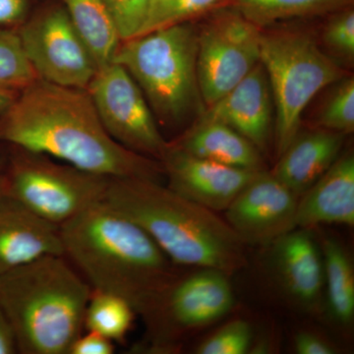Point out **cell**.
Returning a JSON list of instances; mask_svg holds the SVG:
<instances>
[{"instance_id": "ffe728a7", "label": "cell", "mask_w": 354, "mask_h": 354, "mask_svg": "<svg viewBox=\"0 0 354 354\" xmlns=\"http://www.w3.org/2000/svg\"><path fill=\"white\" fill-rule=\"evenodd\" d=\"M97 70L113 62L121 39L102 0H60Z\"/></svg>"}, {"instance_id": "277c9868", "label": "cell", "mask_w": 354, "mask_h": 354, "mask_svg": "<svg viewBox=\"0 0 354 354\" xmlns=\"http://www.w3.org/2000/svg\"><path fill=\"white\" fill-rule=\"evenodd\" d=\"M92 290L65 256H46L0 274V306L19 353H68L83 333Z\"/></svg>"}, {"instance_id": "d4e9b609", "label": "cell", "mask_w": 354, "mask_h": 354, "mask_svg": "<svg viewBox=\"0 0 354 354\" xmlns=\"http://www.w3.org/2000/svg\"><path fill=\"white\" fill-rule=\"evenodd\" d=\"M38 78L26 55L19 34L0 29V88L21 90Z\"/></svg>"}, {"instance_id": "5b68a950", "label": "cell", "mask_w": 354, "mask_h": 354, "mask_svg": "<svg viewBox=\"0 0 354 354\" xmlns=\"http://www.w3.org/2000/svg\"><path fill=\"white\" fill-rule=\"evenodd\" d=\"M197 51L198 32L186 22L121 41L113 62L127 70L160 120L177 123L202 100Z\"/></svg>"}, {"instance_id": "83f0119b", "label": "cell", "mask_w": 354, "mask_h": 354, "mask_svg": "<svg viewBox=\"0 0 354 354\" xmlns=\"http://www.w3.org/2000/svg\"><path fill=\"white\" fill-rule=\"evenodd\" d=\"M111 13L121 41L138 36L148 14L150 0H102Z\"/></svg>"}, {"instance_id": "3957f363", "label": "cell", "mask_w": 354, "mask_h": 354, "mask_svg": "<svg viewBox=\"0 0 354 354\" xmlns=\"http://www.w3.org/2000/svg\"><path fill=\"white\" fill-rule=\"evenodd\" d=\"M106 202L150 235L172 264L230 274L245 263V242L216 212L149 178H111Z\"/></svg>"}, {"instance_id": "2e32d148", "label": "cell", "mask_w": 354, "mask_h": 354, "mask_svg": "<svg viewBox=\"0 0 354 354\" xmlns=\"http://www.w3.org/2000/svg\"><path fill=\"white\" fill-rule=\"evenodd\" d=\"M274 243L272 263L279 281L293 300L313 308L324 288L322 252L308 228H295Z\"/></svg>"}, {"instance_id": "6da1fadb", "label": "cell", "mask_w": 354, "mask_h": 354, "mask_svg": "<svg viewBox=\"0 0 354 354\" xmlns=\"http://www.w3.org/2000/svg\"><path fill=\"white\" fill-rule=\"evenodd\" d=\"M0 141L109 178L158 180L162 162L128 150L102 127L87 90L37 79L0 118Z\"/></svg>"}, {"instance_id": "4fadbf2b", "label": "cell", "mask_w": 354, "mask_h": 354, "mask_svg": "<svg viewBox=\"0 0 354 354\" xmlns=\"http://www.w3.org/2000/svg\"><path fill=\"white\" fill-rule=\"evenodd\" d=\"M160 162L171 189L213 212H225L263 171L228 167L195 157L171 145Z\"/></svg>"}, {"instance_id": "d6a6232c", "label": "cell", "mask_w": 354, "mask_h": 354, "mask_svg": "<svg viewBox=\"0 0 354 354\" xmlns=\"http://www.w3.org/2000/svg\"><path fill=\"white\" fill-rule=\"evenodd\" d=\"M19 353L11 324L0 306V354Z\"/></svg>"}, {"instance_id": "7a4b0ae2", "label": "cell", "mask_w": 354, "mask_h": 354, "mask_svg": "<svg viewBox=\"0 0 354 354\" xmlns=\"http://www.w3.org/2000/svg\"><path fill=\"white\" fill-rule=\"evenodd\" d=\"M64 256L93 290L127 300L145 319L178 277L145 230L106 200L60 227Z\"/></svg>"}, {"instance_id": "5bb4252c", "label": "cell", "mask_w": 354, "mask_h": 354, "mask_svg": "<svg viewBox=\"0 0 354 354\" xmlns=\"http://www.w3.org/2000/svg\"><path fill=\"white\" fill-rule=\"evenodd\" d=\"M272 113L271 88L259 62L241 82L208 106L202 120L232 127L263 153L271 139Z\"/></svg>"}, {"instance_id": "e0dca14e", "label": "cell", "mask_w": 354, "mask_h": 354, "mask_svg": "<svg viewBox=\"0 0 354 354\" xmlns=\"http://www.w3.org/2000/svg\"><path fill=\"white\" fill-rule=\"evenodd\" d=\"M354 225V158L339 156L329 169L298 199L295 228L319 225Z\"/></svg>"}, {"instance_id": "44dd1931", "label": "cell", "mask_w": 354, "mask_h": 354, "mask_svg": "<svg viewBox=\"0 0 354 354\" xmlns=\"http://www.w3.org/2000/svg\"><path fill=\"white\" fill-rule=\"evenodd\" d=\"M324 283L333 316L342 325H349L354 317V272L348 253L335 239L322 243Z\"/></svg>"}, {"instance_id": "4dcf8cb0", "label": "cell", "mask_w": 354, "mask_h": 354, "mask_svg": "<svg viewBox=\"0 0 354 354\" xmlns=\"http://www.w3.org/2000/svg\"><path fill=\"white\" fill-rule=\"evenodd\" d=\"M295 349L298 354H334L337 349L327 339L314 333L302 330L295 337Z\"/></svg>"}, {"instance_id": "9c48e42d", "label": "cell", "mask_w": 354, "mask_h": 354, "mask_svg": "<svg viewBox=\"0 0 354 354\" xmlns=\"http://www.w3.org/2000/svg\"><path fill=\"white\" fill-rule=\"evenodd\" d=\"M86 90L114 141L132 152L162 160L169 144L160 134L145 95L124 67L111 62L97 69Z\"/></svg>"}, {"instance_id": "f546056e", "label": "cell", "mask_w": 354, "mask_h": 354, "mask_svg": "<svg viewBox=\"0 0 354 354\" xmlns=\"http://www.w3.org/2000/svg\"><path fill=\"white\" fill-rule=\"evenodd\" d=\"M114 342L104 335L87 330L86 334L79 335L70 346L67 354H113Z\"/></svg>"}, {"instance_id": "d6986e66", "label": "cell", "mask_w": 354, "mask_h": 354, "mask_svg": "<svg viewBox=\"0 0 354 354\" xmlns=\"http://www.w3.org/2000/svg\"><path fill=\"white\" fill-rule=\"evenodd\" d=\"M197 158L218 164L265 171L262 153L245 137L218 121L202 120L176 145Z\"/></svg>"}, {"instance_id": "52a82bcc", "label": "cell", "mask_w": 354, "mask_h": 354, "mask_svg": "<svg viewBox=\"0 0 354 354\" xmlns=\"http://www.w3.org/2000/svg\"><path fill=\"white\" fill-rule=\"evenodd\" d=\"M12 147L0 194L12 198L44 220L62 227L106 198L111 178Z\"/></svg>"}, {"instance_id": "4316f807", "label": "cell", "mask_w": 354, "mask_h": 354, "mask_svg": "<svg viewBox=\"0 0 354 354\" xmlns=\"http://www.w3.org/2000/svg\"><path fill=\"white\" fill-rule=\"evenodd\" d=\"M252 344V329L246 321L234 320L223 326L197 348L199 354H244Z\"/></svg>"}, {"instance_id": "f1b7e54d", "label": "cell", "mask_w": 354, "mask_h": 354, "mask_svg": "<svg viewBox=\"0 0 354 354\" xmlns=\"http://www.w3.org/2000/svg\"><path fill=\"white\" fill-rule=\"evenodd\" d=\"M330 18L324 29V43L335 53L348 58L354 57L353 6L330 13Z\"/></svg>"}, {"instance_id": "484cf974", "label": "cell", "mask_w": 354, "mask_h": 354, "mask_svg": "<svg viewBox=\"0 0 354 354\" xmlns=\"http://www.w3.org/2000/svg\"><path fill=\"white\" fill-rule=\"evenodd\" d=\"M322 129L342 134H349L354 130V80L344 77L337 81L322 106L318 118Z\"/></svg>"}, {"instance_id": "836d02e7", "label": "cell", "mask_w": 354, "mask_h": 354, "mask_svg": "<svg viewBox=\"0 0 354 354\" xmlns=\"http://www.w3.org/2000/svg\"><path fill=\"white\" fill-rule=\"evenodd\" d=\"M20 90L15 88H0V118L7 113L17 97Z\"/></svg>"}, {"instance_id": "8992f818", "label": "cell", "mask_w": 354, "mask_h": 354, "mask_svg": "<svg viewBox=\"0 0 354 354\" xmlns=\"http://www.w3.org/2000/svg\"><path fill=\"white\" fill-rule=\"evenodd\" d=\"M260 62L271 88L279 156L299 133L302 113L312 99L346 74L310 35L293 30H262Z\"/></svg>"}, {"instance_id": "603a6c76", "label": "cell", "mask_w": 354, "mask_h": 354, "mask_svg": "<svg viewBox=\"0 0 354 354\" xmlns=\"http://www.w3.org/2000/svg\"><path fill=\"white\" fill-rule=\"evenodd\" d=\"M135 314L134 308L124 298L93 290L84 316V329L97 333L113 342H123L131 330Z\"/></svg>"}, {"instance_id": "e575fe53", "label": "cell", "mask_w": 354, "mask_h": 354, "mask_svg": "<svg viewBox=\"0 0 354 354\" xmlns=\"http://www.w3.org/2000/svg\"><path fill=\"white\" fill-rule=\"evenodd\" d=\"M7 160L3 156L0 155V183H1L2 176H3L4 169H6Z\"/></svg>"}, {"instance_id": "cb8c5ba5", "label": "cell", "mask_w": 354, "mask_h": 354, "mask_svg": "<svg viewBox=\"0 0 354 354\" xmlns=\"http://www.w3.org/2000/svg\"><path fill=\"white\" fill-rule=\"evenodd\" d=\"M230 0H150L145 23L138 36L171 26L189 22L208 14Z\"/></svg>"}, {"instance_id": "7c38bea8", "label": "cell", "mask_w": 354, "mask_h": 354, "mask_svg": "<svg viewBox=\"0 0 354 354\" xmlns=\"http://www.w3.org/2000/svg\"><path fill=\"white\" fill-rule=\"evenodd\" d=\"M297 203L286 186L263 171L225 209V221L245 243H272L295 230Z\"/></svg>"}, {"instance_id": "9a60e30c", "label": "cell", "mask_w": 354, "mask_h": 354, "mask_svg": "<svg viewBox=\"0 0 354 354\" xmlns=\"http://www.w3.org/2000/svg\"><path fill=\"white\" fill-rule=\"evenodd\" d=\"M51 255L64 256L60 227L0 194V274Z\"/></svg>"}, {"instance_id": "1f68e13d", "label": "cell", "mask_w": 354, "mask_h": 354, "mask_svg": "<svg viewBox=\"0 0 354 354\" xmlns=\"http://www.w3.org/2000/svg\"><path fill=\"white\" fill-rule=\"evenodd\" d=\"M27 9V0H0V25L19 23Z\"/></svg>"}, {"instance_id": "7402d4cb", "label": "cell", "mask_w": 354, "mask_h": 354, "mask_svg": "<svg viewBox=\"0 0 354 354\" xmlns=\"http://www.w3.org/2000/svg\"><path fill=\"white\" fill-rule=\"evenodd\" d=\"M228 4L263 29L283 21L329 15L353 6V0H230Z\"/></svg>"}, {"instance_id": "ac0fdd59", "label": "cell", "mask_w": 354, "mask_h": 354, "mask_svg": "<svg viewBox=\"0 0 354 354\" xmlns=\"http://www.w3.org/2000/svg\"><path fill=\"white\" fill-rule=\"evenodd\" d=\"M344 138V134L326 129L298 133L271 174L299 199L339 157Z\"/></svg>"}, {"instance_id": "30bf717a", "label": "cell", "mask_w": 354, "mask_h": 354, "mask_svg": "<svg viewBox=\"0 0 354 354\" xmlns=\"http://www.w3.org/2000/svg\"><path fill=\"white\" fill-rule=\"evenodd\" d=\"M230 274L212 268L186 278L177 277L144 321L152 348L171 351L184 330L202 327L227 315L234 304Z\"/></svg>"}, {"instance_id": "ba28073f", "label": "cell", "mask_w": 354, "mask_h": 354, "mask_svg": "<svg viewBox=\"0 0 354 354\" xmlns=\"http://www.w3.org/2000/svg\"><path fill=\"white\" fill-rule=\"evenodd\" d=\"M262 30L230 4L211 11L198 34V86L207 108L259 64Z\"/></svg>"}, {"instance_id": "8fae6325", "label": "cell", "mask_w": 354, "mask_h": 354, "mask_svg": "<svg viewBox=\"0 0 354 354\" xmlns=\"http://www.w3.org/2000/svg\"><path fill=\"white\" fill-rule=\"evenodd\" d=\"M18 34L39 79L64 87L88 88L97 67L62 4L39 11Z\"/></svg>"}]
</instances>
